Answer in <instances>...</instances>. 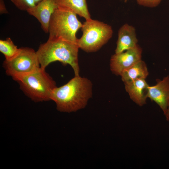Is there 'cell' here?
I'll list each match as a JSON object with an SVG mask.
<instances>
[{
  "instance_id": "6da1fadb",
  "label": "cell",
  "mask_w": 169,
  "mask_h": 169,
  "mask_svg": "<svg viewBox=\"0 0 169 169\" xmlns=\"http://www.w3.org/2000/svg\"><path fill=\"white\" fill-rule=\"evenodd\" d=\"M92 94V84L87 78L74 76L66 84L53 90L51 100L58 111L75 112L84 108Z\"/></svg>"
},
{
  "instance_id": "7a4b0ae2",
  "label": "cell",
  "mask_w": 169,
  "mask_h": 169,
  "mask_svg": "<svg viewBox=\"0 0 169 169\" xmlns=\"http://www.w3.org/2000/svg\"><path fill=\"white\" fill-rule=\"evenodd\" d=\"M79 49L77 43L62 39H48L39 45L36 51L40 67L45 69L51 63L58 61L64 65H69L73 69L74 76H79Z\"/></svg>"
},
{
  "instance_id": "3957f363",
  "label": "cell",
  "mask_w": 169,
  "mask_h": 169,
  "mask_svg": "<svg viewBox=\"0 0 169 169\" xmlns=\"http://www.w3.org/2000/svg\"><path fill=\"white\" fill-rule=\"evenodd\" d=\"M24 94L35 102L51 100V95L56 87L55 82L41 67L30 74L14 79Z\"/></svg>"
},
{
  "instance_id": "277c9868",
  "label": "cell",
  "mask_w": 169,
  "mask_h": 169,
  "mask_svg": "<svg viewBox=\"0 0 169 169\" xmlns=\"http://www.w3.org/2000/svg\"><path fill=\"white\" fill-rule=\"evenodd\" d=\"M72 10L58 7L52 14L48 28V39H59L77 43L76 34L83 24Z\"/></svg>"
},
{
  "instance_id": "5b68a950",
  "label": "cell",
  "mask_w": 169,
  "mask_h": 169,
  "mask_svg": "<svg viewBox=\"0 0 169 169\" xmlns=\"http://www.w3.org/2000/svg\"><path fill=\"white\" fill-rule=\"evenodd\" d=\"M83 34L78 39L79 48L87 52L99 50L112 37L113 31L110 25L91 18L83 24L81 28Z\"/></svg>"
},
{
  "instance_id": "8992f818",
  "label": "cell",
  "mask_w": 169,
  "mask_h": 169,
  "mask_svg": "<svg viewBox=\"0 0 169 169\" xmlns=\"http://www.w3.org/2000/svg\"><path fill=\"white\" fill-rule=\"evenodd\" d=\"M19 54L9 60H5L3 64L6 74L15 78L26 75L40 68L36 51L32 48L22 47Z\"/></svg>"
},
{
  "instance_id": "52a82bcc",
  "label": "cell",
  "mask_w": 169,
  "mask_h": 169,
  "mask_svg": "<svg viewBox=\"0 0 169 169\" xmlns=\"http://www.w3.org/2000/svg\"><path fill=\"white\" fill-rule=\"evenodd\" d=\"M142 49L138 44L135 47L122 52L113 55L110 61L112 72L117 75L141 60Z\"/></svg>"
},
{
  "instance_id": "ba28073f",
  "label": "cell",
  "mask_w": 169,
  "mask_h": 169,
  "mask_svg": "<svg viewBox=\"0 0 169 169\" xmlns=\"http://www.w3.org/2000/svg\"><path fill=\"white\" fill-rule=\"evenodd\" d=\"M58 7L56 0H42L26 11L38 20L44 32L48 33L50 18Z\"/></svg>"
},
{
  "instance_id": "9c48e42d",
  "label": "cell",
  "mask_w": 169,
  "mask_h": 169,
  "mask_svg": "<svg viewBox=\"0 0 169 169\" xmlns=\"http://www.w3.org/2000/svg\"><path fill=\"white\" fill-rule=\"evenodd\" d=\"M147 98L156 103L164 114L167 109L169 101V77H164L162 80H158L154 85L148 87Z\"/></svg>"
},
{
  "instance_id": "30bf717a",
  "label": "cell",
  "mask_w": 169,
  "mask_h": 169,
  "mask_svg": "<svg viewBox=\"0 0 169 169\" xmlns=\"http://www.w3.org/2000/svg\"><path fill=\"white\" fill-rule=\"evenodd\" d=\"M138 42L135 28L125 23L119 30L115 53H120L133 48L138 45Z\"/></svg>"
},
{
  "instance_id": "8fae6325",
  "label": "cell",
  "mask_w": 169,
  "mask_h": 169,
  "mask_svg": "<svg viewBox=\"0 0 169 169\" xmlns=\"http://www.w3.org/2000/svg\"><path fill=\"white\" fill-rule=\"evenodd\" d=\"M124 83L130 99L139 106L145 105L149 86L145 79H138Z\"/></svg>"
},
{
  "instance_id": "7c38bea8",
  "label": "cell",
  "mask_w": 169,
  "mask_h": 169,
  "mask_svg": "<svg viewBox=\"0 0 169 169\" xmlns=\"http://www.w3.org/2000/svg\"><path fill=\"white\" fill-rule=\"evenodd\" d=\"M148 74L146 65L141 59L124 70L120 76L124 83L138 79H146Z\"/></svg>"
},
{
  "instance_id": "4fadbf2b",
  "label": "cell",
  "mask_w": 169,
  "mask_h": 169,
  "mask_svg": "<svg viewBox=\"0 0 169 169\" xmlns=\"http://www.w3.org/2000/svg\"><path fill=\"white\" fill-rule=\"evenodd\" d=\"M58 7L71 10L86 20L91 19L87 0H56Z\"/></svg>"
},
{
  "instance_id": "5bb4252c",
  "label": "cell",
  "mask_w": 169,
  "mask_h": 169,
  "mask_svg": "<svg viewBox=\"0 0 169 169\" xmlns=\"http://www.w3.org/2000/svg\"><path fill=\"white\" fill-rule=\"evenodd\" d=\"M20 48H18L10 38L0 40V52L3 54L5 60H10L20 53Z\"/></svg>"
},
{
  "instance_id": "9a60e30c",
  "label": "cell",
  "mask_w": 169,
  "mask_h": 169,
  "mask_svg": "<svg viewBox=\"0 0 169 169\" xmlns=\"http://www.w3.org/2000/svg\"><path fill=\"white\" fill-rule=\"evenodd\" d=\"M19 9L26 11L36 5L33 0H10Z\"/></svg>"
},
{
  "instance_id": "2e32d148",
  "label": "cell",
  "mask_w": 169,
  "mask_h": 169,
  "mask_svg": "<svg viewBox=\"0 0 169 169\" xmlns=\"http://www.w3.org/2000/svg\"><path fill=\"white\" fill-rule=\"evenodd\" d=\"M162 0H136L140 5L149 8H154L157 6Z\"/></svg>"
},
{
  "instance_id": "e0dca14e",
  "label": "cell",
  "mask_w": 169,
  "mask_h": 169,
  "mask_svg": "<svg viewBox=\"0 0 169 169\" xmlns=\"http://www.w3.org/2000/svg\"><path fill=\"white\" fill-rule=\"evenodd\" d=\"M8 13L6 7L4 0H0V14H1Z\"/></svg>"
},
{
  "instance_id": "ac0fdd59",
  "label": "cell",
  "mask_w": 169,
  "mask_h": 169,
  "mask_svg": "<svg viewBox=\"0 0 169 169\" xmlns=\"http://www.w3.org/2000/svg\"><path fill=\"white\" fill-rule=\"evenodd\" d=\"M164 115H165L166 121H169V101L168 103L167 110L165 113Z\"/></svg>"
},
{
  "instance_id": "d6986e66",
  "label": "cell",
  "mask_w": 169,
  "mask_h": 169,
  "mask_svg": "<svg viewBox=\"0 0 169 169\" xmlns=\"http://www.w3.org/2000/svg\"><path fill=\"white\" fill-rule=\"evenodd\" d=\"M34 2L35 3V4H37L38 3L40 2H41L42 0H33Z\"/></svg>"
},
{
  "instance_id": "ffe728a7",
  "label": "cell",
  "mask_w": 169,
  "mask_h": 169,
  "mask_svg": "<svg viewBox=\"0 0 169 169\" xmlns=\"http://www.w3.org/2000/svg\"><path fill=\"white\" fill-rule=\"evenodd\" d=\"M123 0L125 2H126L128 0Z\"/></svg>"
}]
</instances>
